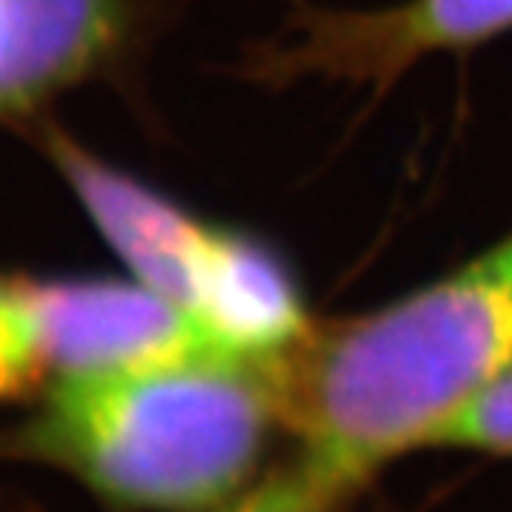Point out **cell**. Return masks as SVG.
I'll list each match as a JSON object with an SVG mask.
<instances>
[{
	"instance_id": "3",
	"label": "cell",
	"mask_w": 512,
	"mask_h": 512,
	"mask_svg": "<svg viewBox=\"0 0 512 512\" xmlns=\"http://www.w3.org/2000/svg\"><path fill=\"white\" fill-rule=\"evenodd\" d=\"M0 313L15 330L35 382L114 376L222 350L140 279L0 276Z\"/></svg>"
},
{
	"instance_id": "4",
	"label": "cell",
	"mask_w": 512,
	"mask_h": 512,
	"mask_svg": "<svg viewBox=\"0 0 512 512\" xmlns=\"http://www.w3.org/2000/svg\"><path fill=\"white\" fill-rule=\"evenodd\" d=\"M512 32V0H404L379 9L296 3L271 40L256 46L248 77L268 89L336 80L387 92L416 63L473 49Z\"/></svg>"
},
{
	"instance_id": "7",
	"label": "cell",
	"mask_w": 512,
	"mask_h": 512,
	"mask_svg": "<svg viewBox=\"0 0 512 512\" xmlns=\"http://www.w3.org/2000/svg\"><path fill=\"white\" fill-rule=\"evenodd\" d=\"M433 447L512 456V365L464 404V410L441 430Z\"/></svg>"
},
{
	"instance_id": "5",
	"label": "cell",
	"mask_w": 512,
	"mask_h": 512,
	"mask_svg": "<svg viewBox=\"0 0 512 512\" xmlns=\"http://www.w3.org/2000/svg\"><path fill=\"white\" fill-rule=\"evenodd\" d=\"M52 151L74 194L134 279L174 302L205 330L245 234L202 222L63 137L52 140Z\"/></svg>"
},
{
	"instance_id": "9",
	"label": "cell",
	"mask_w": 512,
	"mask_h": 512,
	"mask_svg": "<svg viewBox=\"0 0 512 512\" xmlns=\"http://www.w3.org/2000/svg\"><path fill=\"white\" fill-rule=\"evenodd\" d=\"M487 259H490V265L495 268V274L501 276V282L507 285V291H510L512 296V239L507 242V245H501L498 251L487 254Z\"/></svg>"
},
{
	"instance_id": "1",
	"label": "cell",
	"mask_w": 512,
	"mask_h": 512,
	"mask_svg": "<svg viewBox=\"0 0 512 512\" xmlns=\"http://www.w3.org/2000/svg\"><path fill=\"white\" fill-rule=\"evenodd\" d=\"M512 365V296L490 259L379 311L308 325L259 367L296 461L248 507L322 512L441 430Z\"/></svg>"
},
{
	"instance_id": "8",
	"label": "cell",
	"mask_w": 512,
	"mask_h": 512,
	"mask_svg": "<svg viewBox=\"0 0 512 512\" xmlns=\"http://www.w3.org/2000/svg\"><path fill=\"white\" fill-rule=\"evenodd\" d=\"M32 382H35V373H32V367L20 350L15 330L6 322V316L0 313V399L15 396L18 390Z\"/></svg>"
},
{
	"instance_id": "6",
	"label": "cell",
	"mask_w": 512,
	"mask_h": 512,
	"mask_svg": "<svg viewBox=\"0 0 512 512\" xmlns=\"http://www.w3.org/2000/svg\"><path fill=\"white\" fill-rule=\"evenodd\" d=\"M123 15V0H0V109L77 72Z\"/></svg>"
},
{
	"instance_id": "10",
	"label": "cell",
	"mask_w": 512,
	"mask_h": 512,
	"mask_svg": "<svg viewBox=\"0 0 512 512\" xmlns=\"http://www.w3.org/2000/svg\"><path fill=\"white\" fill-rule=\"evenodd\" d=\"M237 512H268V510H254V507H248V504H245V507H239Z\"/></svg>"
},
{
	"instance_id": "2",
	"label": "cell",
	"mask_w": 512,
	"mask_h": 512,
	"mask_svg": "<svg viewBox=\"0 0 512 512\" xmlns=\"http://www.w3.org/2000/svg\"><path fill=\"white\" fill-rule=\"evenodd\" d=\"M274 427L259 359L208 350L52 382L20 441L111 504L205 512L254 478Z\"/></svg>"
}]
</instances>
